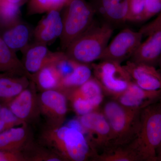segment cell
I'll return each instance as SVG.
<instances>
[{"mask_svg": "<svg viewBox=\"0 0 161 161\" xmlns=\"http://www.w3.org/2000/svg\"><path fill=\"white\" fill-rule=\"evenodd\" d=\"M41 144L51 150L62 161H85L94 159L95 153L83 131L63 125L46 128L40 135Z\"/></svg>", "mask_w": 161, "mask_h": 161, "instance_id": "obj_1", "label": "cell"}, {"mask_svg": "<svg viewBox=\"0 0 161 161\" xmlns=\"http://www.w3.org/2000/svg\"><path fill=\"white\" fill-rule=\"evenodd\" d=\"M161 145V100L149 105L141 112L140 125L135 138L127 146L138 161H157Z\"/></svg>", "mask_w": 161, "mask_h": 161, "instance_id": "obj_2", "label": "cell"}, {"mask_svg": "<svg viewBox=\"0 0 161 161\" xmlns=\"http://www.w3.org/2000/svg\"><path fill=\"white\" fill-rule=\"evenodd\" d=\"M114 26L94 21L88 29L74 40L64 50L78 63L91 64L101 60L114 32Z\"/></svg>", "mask_w": 161, "mask_h": 161, "instance_id": "obj_3", "label": "cell"}, {"mask_svg": "<svg viewBox=\"0 0 161 161\" xmlns=\"http://www.w3.org/2000/svg\"><path fill=\"white\" fill-rule=\"evenodd\" d=\"M142 110L124 106L113 99L105 103L101 111L109 124L112 136L108 150L127 146L135 138L139 130Z\"/></svg>", "mask_w": 161, "mask_h": 161, "instance_id": "obj_4", "label": "cell"}, {"mask_svg": "<svg viewBox=\"0 0 161 161\" xmlns=\"http://www.w3.org/2000/svg\"><path fill=\"white\" fill-rule=\"evenodd\" d=\"M61 48L65 50L76 38L88 29L95 21V9L86 0H70L64 8Z\"/></svg>", "mask_w": 161, "mask_h": 161, "instance_id": "obj_5", "label": "cell"}, {"mask_svg": "<svg viewBox=\"0 0 161 161\" xmlns=\"http://www.w3.org/2000/svg\"><path fill=\"white\" fill-rule=\"evenodd\" d=\"M93 76L100 83L105 95L111 98L129 86L132 80L121 63L110 60H100L91 64Z\"/></svg>", "mask_w": 161, "mask_h": 161, "instance_id": "obj_6", "label": "cell"}, {"mask_svg": "<svg viewBox=\"0 0 161 161\" xmlns=\"http://www.w3.org/2000/svg\"><path fill=\"white\" fill-rule=\"evenodd\" d=\"M78 119L85 134L87 136L86 138L95 156L110 149L112 142V130L101 111L98 110L81 115Z\"/></svg>", "mask_w": 161, "mask_h": 161, "instance_id": "obj_7", "label": "cell"}, {"mask_svg": "<svg viewBox=\"0 0 161 161\" xmlns=\"http://www.w3.org/2000/svg\"><path fill=\"white\" fill-rule=\"evenodd\" d=\"M64 93L78 116L98 110L105 95L100 83L93 76L82 85Z\"/></svg>", "mask_w": 161, "mask_h": 161, "instance_id": "obj_8", "label": "cell"}, {"mask_svg": "<svg viewBox=\"0 0 161 161\" xmlns=\"http://www.w3.org/2000/svg\"><path fill=\"white\" fill-rule=\"evenodd\" d=\"M40 115L45 119L47 126L63 125L68 110V100L65 93L59 90H47L38 95Z\"/></svg>", "mask_w": 161, "mask_h": 161, "instance_id": "obj_9", "label": "cell"}, {"mask_svg": "<svg viewBox=\"0 0 161 161\" xmlns=\"http://www.w3.org/2000/svg\"><path fill=\"white\" fill-rule=\"evenodd\" d=\"M140 31L130 28L121 31L109 42L100 60H110L121 63L130 59L142 43Z\"/></svg>", "mask_w": 161, "mask_h": 161, "instance_id": "obj_10", "label": "cell"}, {"mask_svg": "<svg viewBox=\"0 0 161 161\" xmlns=\"http://www.w3.org/2000/svg\"><path fill=\"white\" fill-rule=\"evenodd\" d=\"M36 87L33 81L8 104L15 115L26 124L35 122L41 115Z\"/></svg>", "mask_w": 161, "mask_h": 161, "instance_id": "obj_11", "label": "cell"}, {"mask_svg": "<svg viewBox=\"0 0 161 161\" xmlns=\"http://www.w3.org/2000/svg\"><path fill=\"white\" fill-rule=\"evenodd\" d=\"M112 98L124 106L142 110L161 99V90H144L132 81L126 89Z\"/></svg>", "mask_w": 161, "mask_h": 161, "instance_id": "obj_12", "label": "cell"}, {"mask_svg": "<svg viewBox=\"0 0 161 161\" xmlns=\"http://www.w3.org/2000/svg\"><path fill=\"white\" fill-rule=\"evenodd\" d=\"M95 14L112 26L127 22L130 0H91Z\"/></svg>", "mask_w": 161, "mask_h": 161, "instance_id": "obj_13", "label": "cell"}, {"mask_svg": "<svg viewBox=\"0 0 161 161\" xmlns=\"http://www.w3.org/2000/svg\"><path fill=\"white\" fill-rule=\"evenodd\" d=\"M124 66L132 81L140 87L148 91L161 90V73L155 66L130 60Z\"/></svg>", "mask_w": 161, "mask_h": 161, "instance_id": "obj_14", "label": "cell"}, {"mask_svg": "<svg viewBox=\"0 0 161 161\" xmlns=\"http://www.w3.org/2000/svg\"><path fill=\"white\" fill-rule=\"evenodd\" d=\"M63 24L60 11L53 10L38 23L33 32L35 42L48 45L60 38L63 32Z\"/></svg>", "mask_w": 161, "mask_h": 161, "instance_id": "obj_15", "label": "cell"}, {"mask_svg": "<svg viewBox=\"0 0 161 161\" xmlns=\"http://www.w3.org/2000/svg\"><path fill=\"white\" fill-rule=\"evenodd\" d=\"M142 42L130 60L138 63L155 66L161 56V28L151 32Z\"/></svg>", "mask_w": 161, "mask_h": 161, "instance_id": "obj_16", "label": "cell"}, {"mask_svg": "<svg viewBox=\"0 0 161 161\" xmlns=\"http://www.w3.org/2000/svg\"><path fill=\"white\" fill-rule=\"evenodd\" d=\"M22 53V63L31 80L33 75L50 62L54 52L50 51L46 44L35 42L29 44Z\"/></svg>", "mask_w": 161, "mask_h": 161, "instance_id": "obj_17", "label": "cell"}, {"mask_svg": "<svg viewBox=\"0 0 161 161\" xmlns=\"http://www.w3.org/2000/svg\"><path fill=\"white\" fill-rule=\"evenodd\" d=\"M31 80L26 75L0 74V103L6 105L30 85Z\"/></svg>", "mask_w": 161, "mask_h": 161, "instance_id": "obj_18", "label": "cell"}, {"mask_svg": "<svg viewBox=\"0 0 161 161\" xmlns=\"http://www.w3.org/2000/svg\"><path fill=\"white\" fill-rule=\"evenodd\" d=\"M31 141L28 124L13 127L0 133V150L23 152Z\"/></svg>", "mask_w": 161, "mask_h": 161, "instance_id": "obj_19", "label": "cell"}, {"mask_svg": "<svg viewBox=\"0 0 161 161\" xmlns=\"http://www.w3.org/2000/svg\"><path fill=\"white\" fill-rule=\"evenodd\" d=\"M31 31L28 24L22 21L0 31V35L9 48L16 53L22 52L30 44Z\"/></svg>", "mask_w": 161, "mask_h": 161, "instance_id": "obj_20", "label": "cell"}, {"mask_svg": "<svg viewBox=\"0 0 161 161\" xmlns=\"http://www.w3.org/2000/svg\"><path fill=\"white\" fill-rule=\"evenodd\" d=\"M0 72L12 75H26L31 80V77L26 71L22 61L6 44L0 35Z\"/></svg>", "mask_w": 161, "mask_h": 161, "instance_id": "obj_21", "label": "cell"}, {"mask_svg": "<svg viewBox=\"0 0 161 161\" xmlns=\"http://www.w3.org/2000/svg\"><path fill=\"white\" fill-rule=\"evenodd\" d=\"M61 77L53 63L46 64L36 75L32 76V81L36 88L41 92L51 90H59Z\"/></svg>", "mask_w": 161, "mask_h": 161, "instance_id": "obj_22", "label": "cell"}, {"mask_svg": "<svg viewBox=\"0 0 161 161\" xmlns=\"http://www.w3.org/2000/svg\"><path fill=\"white\" fill-rule=\"evenodd\" d=\"M93 77L91 64L78 63L74 71L62 78L59 90L64 92L82 85Z\"/></svg>", "mask_w": 161, "mask_h": 161, "instance_id": "obj_23", "label": "cell"}, {"mask_svg": "<svg viewBox=\"0 0 161 161\" xmlns=\"http://www.w3.org/2000/svg\"><path fill=\"white\" fill-rule=\"evenodd\" d=\"M26 161H62V159L51 150L31 141L23 151Z\"/></svg>", "mask_w": 161, "mask_h": 161, "instance_id": "obj_24", "label": "cell"}, {"mask_svg": "<svg viewBox=\"0 0 161 161\" xmlns=\"http://www.w3.org/2000/svg\"><path fill=\"white\" fill-rule=\"evenodd\" d=\"M21 6L0 0V31L21 21Z\"/></svg>", "mask_w": 161, "mask_h": 161, "instance_id": "obj_25", "label": "cell"}, {"mask_svg": "<svg viewBox=\"0 0 161 161\" xmlns=\"http://www.w3.org/2000/svg\"><path fill=\"white\" fill-rule=\"evenodd\" d=\"M70 0H28L27 14L28 15L47 13L53 10L60 11Z\"/></svg>", "mask_w": 161, "mask_h": 161, "instance_id": "obj_26", "label": "cell"}, {"mask_svg": "<svg viewBox=\"0 0 161 161\" xmlns=\"http://www.w3.org/2000/svg\"><path fill=\"white\" fill-rule=\"evenodd\" d=\"M94 160L99 161H138L128 146L116 147L98 154Z\"/></svg>", "mask_w": 161, "mask_h": 161, "instance_id": "obj_27", "label": "cell"}, {"mask_svg": "<svg viewBox=\"0 0 161 161\" xmlns=\"http://www.w3.org/2000/svg\"><path fill=\"white\" fill-rule=\"evenodd\" d=\"M145 0H130L127 22L141 23Z\"/></svg>", "mask_w": 161, "mask_h": 161, "instance_id": "obj_28", "label": "cell"}, {"mask_svg": "<svg viewBox=\"0 0 161 161\" xmlns=\"http://www.w3.org/2000/svg\"><path fill=\"white\" fill-rule=\"evenodd\" d=\"M161 11V0H145L142 22L157 15Z\"/></svg>", "mask_w": 161, "mask_h": 161, "instance_id": "obj_29", "label": "cell"}, {"mask_svg": "<svg viewBox=\"0 0 161 161\" xmlns=\"http://www.w3.org/2000/svg\"><path fill=\"white\" fill-rule=\"evenodd\" d=\"M0 119L4 120L11 128L27 124L17 117L9 108V107L6 105H3L1 108L0 110Z\"/></svg>", "mask_w": 161, "mask_h": 161, "instance_id": "obj_30", "label": "cell"}, {"mask_svg": "<svg viewBox=\"0 0 161 161\" xmlns=\"http://www.w3.org/2000/svg\"><path fill=\"white\" fill-rule=\"evenodd\" d=\"M0 161H26L23 152L0 150Z\"/></svg>", "mask_w": 161, "mask_h": 161, "instance_id": "obj_31", "label": "cell"}, {"mask_svg": "<svg viewBox=\"0 0 161 161\" xmlns=\"http://www.w3.org/2000/svg\"><path fill=\"white\" fill-rule=\"evenodd\" d=\"M159 28H161V11L154 19L143 26L139 31L142 34L143 36H147L151 32Z\"/></svg>", "mask_w": 161, "mask_h": 161, "instance_id": "obj_32", "label": "cell"}, {"mask_svg": "<svg viewBox=\"0 0 161 161\" xmlns=\"http://www.w3.org/2000/svg\"><path fill=\"white\" fill-rule=\"evenodd\" d=\"M11 127L6 123L4 120L0 119V133H2L6 130L10 129Z\"/></svg>", "mask_w": 161, "mask_h": 161, "instance_id": "obj_33", "label": "cell"}, {"mask_svg": "<svg viewBox=\"0 0 161 161\" xmlns=\"http://www.w3.org/2000/svg\"><path fill=\"white\" fill-rule=\"evenodd\" d=\"M157 161H161V152L158 153Z\"/></svg>", "mask_w": 161, "mask_h": 161, "instance_id": "obj_34", "label": "cell"}, {"mask_svg": "<svg viewBox=\"0 0 161 161\" xmlns=\"http://www.w3.org/2000/svg\"><path fill=\"white\" fill-rule=\"evenodd\" d=\"M158 64L159 65L160 72L161 73V56L159 60Z\"/></svg>", "mask_w": 161, "mask_h": 161, "instance_id": "obj_35", "label": "cell"}, {"mask_svg": "<svg viewBox=\"0 0 161 161\" xmlns=\"http://www.w3.org/2000/svg\"><path fill=\"white\" fill-rule=\"evenodd\" d=\"M161 152V145L160 146V147H159V148L158 150V153Z\"/></svg>", "mask_w": 161, "mask_h": 161, "instance_id": "obj_36", "label": "cell"}]
</instances>
